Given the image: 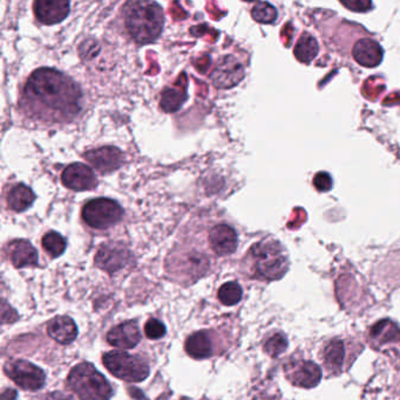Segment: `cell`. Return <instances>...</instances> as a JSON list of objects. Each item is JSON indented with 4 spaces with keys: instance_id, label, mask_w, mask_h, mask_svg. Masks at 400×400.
I'll list each match as a JSON object with an SVG mask.
<instances>
[{
    "instance_id": "11",
    "label": "cell",
    "mask_w": 400,
    "mask_h": 400,
    "mask_svg": "<svg viewBox=\"0 0 400 400\" xmlns=\"http://www.w3.org/2000/svg\"><path fill=\"white\" fill-rule=\"evenodd\" d=\"M64 185L73 191H87L98 185L92 168L82 163H73L65 168L62 175Z\"/></svg>"
},
{
    "instance_id": "34",
    "label": "cell",
    "mask_w": 400,
    "mask_h": 400,
    "mask_svg": "<svg viewBox=\"0 0 400 400\" xmlns=\"http://www.w3.org/2000/svg\"><path fill=\"white\" fill-rule=\"evenodd\" d=\"M243 1H248V3H251V1H255V0H243Z\"/></svg>"
},
{
    "instance_id": "1",
    "label": "cell",
    "mask_w": 400,
    "mask_h": 400,
    "mask_svg": "<svg viewBox=\"0 0 400 400\" xmlns=\"http://www.w3.org/2000/svg\"><path fill=\"white\" fill-rule=\"evenodd\" d=\"M82 98L78 84L67 75L53 68H39L26 81L19 105L38 121L67 123L80 113Z\"/></svg>"
},
{
    "instance_id": "16",
    "label": "cell",
    "mask_w": 400,
    "mask_h": 400,
    "mask_svg": "<svg viewBox=\"0 0 400 400\" xmlns=\"http://www.w3.org/2000/svg\"><path fill=\"white\" fill-rule=\"evenodd\" d=\"M141 333L134 322L121 323L107 333V342L119 349H132L139 344Z\"/></svg>"
},
{
    "instance_id": "6",
    "label": "cell",
    "mask_w": 400,
    "mask_h": 400,
    "mask_svg": "<svg viewBox=\"0 0 400 400\" xmlns=\"http://www.w3.org/2000/svg\"><path fill=\"white\" fill-rule=\"evenodd\" d=\"M123 210L112 199L96 198L89 200L82 209L84 222L93 229H106L121 220Z\"/></svg>"
},
{
    "instance_id": "29",
    "label": "cell",
    "mask_w": 400,
    "mask_h": 400,
    "mask_svg": "<svg viewBox=\"0 0 400 400\" xmlns=\"http://www.w3.org/2000/svg\"><path fill=\"white\" fill-rule=\"evenodd\" d=\"M145 333L150 340H159L166 335V326L161 321L150 319L145 326Z\"/></svg>"
},
{
    "instance_id": "7",
    "label": "cell",
    "mask_w": 400,
    "mask_h": 400,
    "mask_svg": "<svg viewBox=\"0 0 400 400\" xmlns=\"http://www.w3.org/2000/svg\"><path fill=\"white\" fill-rule=\"evenodd\" d=\"M4 370L18 387L28 391L43 389L46 376L40 367L24 360H10L5 364Z\"/></svg>"
},
{
    "instance_id": "21",
    "label": "cell",
    "mask_w": 400,
    "mask_h": 400,
    "mask_svg": "<svg viewBox=\"0 0 400 400\" xmlns=\"http://www.w3.org/2000/svg\"><path fill=\"white\" fill-rule=\"evenodd\" d=\"M35 195L31 188L23 184H18L7 193V205L12 211L23 212L33 204Z\"/></svg>"
},
{
    "instance_id": "33",
    "label": "cell",
    "mask_w": 400,
    "mask_h": 400,
    "mask_svg": "<svg viewBox=\"0 0 400 400\" xmlns=\"http://www.w3.org/2000/svg\"><path fill=\"white\" fill-rule=\"evenodd\" d=\"M4 400H16L17 392L14 390H6L3 394Z\"/></svg>"
},
{
    "instance_id": "12",
    "label": "cell",
    "mask_w": 400,
    "mask_h": 400,
    "mask_svg": "<svg viewBox=\"0 0 400 400\" xmlns=\"http://www.w3.org/2000/svg\"><path fill=\"white\" fill-rule=\"evenodd\" d=\"M130 260L128 249L120 244H109L102 246L95 256V265L106 272L116 273L125 267Z\"/></svg>"
},
{
    "instance_id": "18",
    "label": "cell",
    "mask_w": 400,
    "mask_h": 400,
    "mask_svg": "<svg viewBox=\"0 0 400 400\" xmlns=\"http://www.w3.org/2000/svg\"><path fill=\"white\" fill-rule=\"evenodd\" d=\"M11 261L14 267H35L39 265L37 249L28 240H14L9 245Z\"/></svg>"
},
{
    "instance_id": "10",
    "label": "cell",
    "mask_w": 400,
    "mask_h": 400,
    "mask_svg": "<svg viewBox=\"0 0 400 400\" xmlns=\"http://www.w3.org/2000/svg\"><path fill=\"white\" fill-rule=\"evenodd\" d=\"M70 0H34L33 11L37 21L44 25L64 21L70 14Z\"/></svg>"
},
{
    "instance_id": "27",
    "label": "cell",
    "mask_w": 400,
    "mask_h": 400,
    "mask_svg": "<svg viewBox=\"0 0 400 400\" xmlns=\"http://www.w3.org/2000/svg\"><path fill=\"white\" fill-rule=\"evenodd\" d=\"M43 247L45 252L52 258H58L62 256L66 249V241L62 234L57 232H48L43 238Z\"/></svg>"
},
{
    "instance_id": "2",
    "label": "cell",
    "mask_w": 400,
    "mask_h": 400,
    "mask_svg": "<svg viewBox=\"0 0 400 400\" xmlns=\"http://www.w3.org/2000/svg\"><path fill=\"white\" fill-rule=\"evenodd\" d=\"M123 14L126 30L136 44L154 42L162 33L165 14L154 0H129Z\"/></svg>"
},
{
    "instance_id": "19",
    "label": "cell",
    "mask_w": 400,
    "mask_h": 400,
    "mask_svg": "<svg viewBox=\"0 0 400 400\" xmlns=\"http://www.w3.org/2000/svg\"><path fill=\"white\" fill-rule=\"evenodd\" d=\"M48 336L60 344H70L78 336V328L71 317L59 316L48 323Z\"/></svg>"
},
{
    "instance_id": "4",
    "label": "cell",
    "mask_w": 400,
    "mask_h": 400,
    "mask_svg": "<svg viewBox=\"0 0 400 400\" xmlns=\"http://www.w3.org/2000/svg\"><path fill=\"white\" fill-rule=\"evenodd\" d=\"M68 385L80 400H109L113 389L92 364L82 363L68 375Z\"/></svg>"
},
{
    "instance_id": "25",
    "label": "cell",
    "mask_w": 400,
    "mask_h": 400,
    "mask_svg": "<svg viewBox=\"0 0 400 400\" xmlns=\"http://www.w3.org/2000/svg\"><path fill=\"white\" fill-rule=\"evenodd\" d=\"M277 16L275 6H272V4L267 1L256 4L251 10V17L260 24H272L277 19Z\"/></svg>"
},
{
    "instance_id": "15",
    "label": "cell",
    "mask_w": 400,
    "mask_h": 400,
    "mask_svg": "<svg viewBox=\"0 0 400 400\" xmlns=\"http://www.w3.org/2000/svg\"><path fill=\"white\" fill-rule=\"evenodd\" d=\"M384 51L376 40L364 38L357 41L352 50V57L356 62L364 67H377L383 60Z\"/></svg>"
},
{
    "instance_id": "26",
    "label": "cell",
    "mask_w": 400,
    "mask_h": 400,
    "mask_svg": "<svg viewBox=\"0 0 400 400\" xmlns=\"http://www.w3.org/2000/svg\"><path fill=\"white\" fill-rule=\"evenodd\" d=\"M242 288L238 282L224 283L223 286L218 290V299L224 306H235L242 299Z\"/></svg>"
},
{
    "instance_id": "14",
    "label": "cell",
    "mask_w": 400,
    "mask_h": 400,
    "mask_svg": "<svg viewBox=\"0 0 400 400\" xmlns=\"http://www.w3.org/2000/svg\"><path fill=\"white\" fill-rule=\"evenodd\" d=\"M85 159L102 173L114 171L123 163V152L114 147H104L87 152L85 154Z\"/></svg>"
},
{
    "instance_id": "31",
    "label": "cell",
    "mask_w": 400,
    "mask_h": 400,
    "mask_svg": "<svg viewBox=\"0 0 400 400\" xmlns=\"http://www.w3.org/2000/svg\"><path fill=\"white\" fill-rule=\"evenodd\" d=\"M340 3L348 8V10L353 11V12H367L371 10L372 1L371 0H340Z\"/></svg>"
},
{
    "instance_id": "24",
    "label": "cell",
    "mask_w": 400,
    "mask_h": 400,
    "mask_svg": "<svg viewBox=\"0 0 400 400\" xmlns=\"http://www.w3.org/2000/svg\"><path fill=\"white\" fill-rule=\"evenodd\" d=\"M318 42L310 33H303L296 42L295 57L302 64H310L318 54Z\"/></svg>"
},
{
    "instance_id": "3",
    "label": "cell",
    "mask_w": 400,
    "mask_h": 400,
    "mask_svg": "<svg viewBox=\"0 0 400 400\" xmlns=\"http://www.w3.org/2000/svg\"><path fill=\"white\" fill-rule=\"evenodd\" d=\"M247 263L252 278L275 281L288 272L289 259L284 247L274 239H265L251 246Z\"/></svg>"
},
{
    "instance_id": "28",
    "label": "cell",
    "mask_w": 400,
    "mask_h": 400,
    "mask_svg": "<svg viewBox=\"0 0 400 400\" xmlns=\"http://www.w3.org/2000/svg\"><path fill=\"white\" fill-rule=\"evenodd\" d=\"M288 348V340L284 336V333H277L269 337L265 343V351L272 358L281 356Z\"/></svg>"
},
{
    "instance_id": "9",
    "label": "cell",
    "mask_w": 400,
    "mask_h": 400,
    "mask_svg": "<svg viewBox=\"0 0 400 400\" xmlns=\"http://www.w3.org/2000/svg\"><path fill=\"white\" fill-rule=\"evenodd\" d=\"M288 379L294 385L303 389L317 387L322 379V370L317 364L310 360H297L285 367Z\"/></svg>"
},
{
    "instance_id": "5",
    "label": "cell",
    "mask_w": 400,
    "mask_h": 400,
    "mask_svg": "<svg viewBox=\"0 0 400 400\" xmlns=\"http://www.w3.org/2000/svg\"><path fill=\"white\" fill-rule=\"evenodd\" d=\"M106 369L116 378L128 383H138L150 376V367L140 357L123 351H109L102 357Z\"/></svg>"
},
{
    "instance_id": "30",
    "label": "cell",
    "mask_w": 400,
    "mask_h": 400,
    "mask_svg": "<svg viewBox=\"0 0 400 400\" xmlns=\"http://www.w3.org/2000/svg\"><path fill=\"white\" fill-rule=\"evenodd\" d=\"M313 186L319 192H328L333 188V178L326 171H321L313 177Z\"/></svg>"
},
{
    "instance_id": "17",
    "label": "cell",
    "mask_w": 400,
    "mask_h": 400,
    "mask_svg": "<svg viewBox=\"0 0 400 400\" xmlns=\"http://www.w3.org/2000/svg\"><path fill=\"white\" fill-rule=\"evenodd\" d=\"M323 360L326 369L333 374H340L348 360V345L342 338H333L323 350Z\"/></svg>"
},
{
    "instance_id": "13",
    "label": "cell",
    "mask_w": 400,
    "mask_h": 400,
    "mask_svg": "<svg viewBox=\"0 0 400 400\" xmlns=\"http://www.w3.org/2000/svg\"><path fill=\"white\" fill-rule=\"evenodd\" d=\"M209 245L217 256H230L238 248V234L230 226L220 224L211 229Z\"/></svg>"
},
{
    "instance_id": "32",
    "label": "cell",
    "mask_w": 400,
    "mask_h": 400,
    "mask_svg": "<svg viewBox=\"0 0 400 400\" xmlns=\"http://www.w3.org/2000/svg\"><path fill=\"white\" fill-rule=\"evenodd\" d=\"M45 400H73L71 396H67V394H62V392H53V394L48 396V398Z\"/></svg>"
},
{
    "instance_id": "8",
    "label": "cell",
    "mask_w": 400,
    "mask_h": 400,
    "mask_svg": "<svg viewBox=\"0 0 400 400\" xmlns=\"http://www.w3.org/2000/svg\"><path fill=\"white\" fill-rule=\"evenodd\" d=\"M245 75L243 64L233 55H227L217 62L214 71L211 72V79L215 87L229 89L238 86Z\"/></svg>"
},
{
    "instance_id": "23",
    "label": "cell",
    "mask_w": 400,
    "mask_h": 400,
    "mask_svg": "<svg viewBox=\"0 0 400 400\" xmlns=\"http://www.w3.org/2000/svg\"><path fill=\"white\" fill-rule=\"evenodd\" d=\"M187 100L186 86H174L162 91L160 105L166 113H175L179 110Z\"/></svg>"
},
{
    "instance_id": "22",
    "label": "cell",
    "mask_w": 400,
    "mask_h": 400,
    "mask_svg": "<svg viewBox=\"0 0 400 400\" xmlns=\"http://www.w3.org/2000/svg\"><path fill=\"white\" fill-rule=\"evenodd\" d=\"M370 336L378 343L400 342L399 326L392 321H380L371 328Z\"/></svg>"
},
{
    "instance_id": "20",
    "label": "cell",
    "mask_w": 400,
    "mask_h": 400,
    "mask_svg": "<svg viewBox=\"0 0 400 400\" xmlns=\"http://www.w3.org/2000/svg\"><path fill=\"white\" fill-rule=\"evenodd\" d=\"M186 351L195 360H204L214 353L213 341L207 331H199L188 337L186 341Z\"/></svg>"
}]
</instances>
